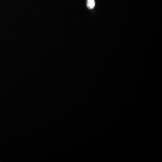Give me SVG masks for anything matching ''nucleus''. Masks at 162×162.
Segmentation results:
<instances>
[{
	"instance_id": "1",
	"label": "nucleus",
	"mask_w": 162,
	"mask_h": 162,
	"mask_svg": "<svg viewBox=\"0 0 162 162\" xmlns=\"http://www.w3.org/2000/svg\"><path fill=\"white\" fill-rule=\"evenodd\" d=\"M95 6V0H88V2H87V7L89 9H93Z\"/></svg>"
}]
</instances>
